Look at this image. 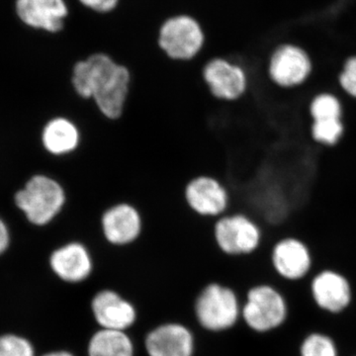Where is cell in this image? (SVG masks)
<instances>
[{"mask_svg":"<svg viewBox=\"0 0 356 356\" xmlns=\"http://www.w3.org/2000/svg\"><path fill=\"white\" fill-rule=\"evenodd\" d=\"M70 83L81 99L92 102L100 116L114 122L127 109L134 74L128 65L109 54L95 51L74 63Z\"/></svg>","mask_w":356,"mask_h":356,"instance_id":"6da1fadb","label":"cell"},{"mask_svg":"<svg viewBox=\"0 0 356 356\" xmlns=\"http://www.w3.org/2000/svg\"><path fill=\"white\" fill-rule=\"evenodd\" d=\"M317 74V64L303 44L284 40L271 49L264 64V77L271 88L284 95L311 88Z\"/></svg>","mask_w":356,"mask_h":356,"instance_id":"7a4b0ae2","label":"cell"},{"mask_svg":"<svg viewBox=\"0 0 356 356\" xmlns=\"http://www.w3.org/2000/svg\"><path fill=\"white\" fill-rule=\"evenodd\" d=\"M212 241L222 257L242 259L259 254L268 242V233L254 215L233 209L213 221Z\"/></svg>","mask_w":356,"mask_h":356,"instance_id":"3957f363","label":"cell"},{"mask_svg":"<svg viewBox=\"0 0 356 356\" xmlns=\"http://www.w3.org/2000/svg\"><path fill=\"white\" fill-rule=\"evenodd\" d=\"M98 228L105 247L116 250H129L144 238L146 217L137 203L121 199L102 210Z\"/></svg>","mask_w":356,"mask_h":356,"instance_id":"277c9868","label":"cell"},{"mask_svg":"<svg viewBox=\"0 0 356 356\" xmlns=\"http://www.w3.org/2000/svg\"><path fill=\"white\" fill-rule=\"evenodd\" d=\"M182 200L193 216L215 221L234 208L232 189L221 177L212 173H199L185 182Z\"/></svg>","mask_w":356,"mask_h":356,"instance_id":"5b68a950","label":"cell"},{"mask_svg":"<svg viewBox=\"0 0 356 356\" xmlns=\"http://www.w3.org/2000/svg\"><path fill=\"white\" fill-rule=\"evenodd\" d=\"M199 74L211 97L226 104L243 102L254 86L247 67L227 58H209L201 67Z\"/></svg>","mask_w":356,"mask_h":356,"instance_id":"8992f818","label":"cell"},{"mask_svg":"<svg viewBox=\"0 0 356 356\" xmlns=\"http://www.w3.org/2000/svg\"><path fill=\"white\" fill-rule=\"evenodd\" d=\"M14 199L28 221L34 226L44 227L62 213L67 198L60 182L47 175H37L28 180Z\"/></svg>","mask_w":356,"mask_h":356,"instance_id":"52a82bcc","label":"cell"},{"mask_svg":"<svg viewBox=\"0 0 356 356\" xmlns=\"http://www.w3.org/2000/svg\"><path fill=\"white\" fill-rule=\"evenodd\" d=\"M204 43L202 28L191 16L170 18L159 30V48L172 62H192L202 51Z\"/></svg>","mask_w":356,"mask_h":356,"instance_id":"ba28073f","label":"cell"},{"mask_svg":"<svg viewBox=\"0 0 356 356\" xmlns=\"http://www.w3.org/2000/svg\"><path fill=\"white\" fill-rule=\"evenodd\" d=\"M269 261L276 274L283 280L297 281L305 278L314 264L310 243L293 233H283L270 238ZM268 240V241H269Z\"/></svg>","mask_w":356,"mask_h":356,"instance_id":"9c48e42d","label":"cell"},{"mask_svg":"<svg viewBox=\"0 0 356 356\" xmlns=\"http://www.w3.org/2000/svg\"><path fill=\"white\" fill-rule=\"evenodd\" d=\"M195 311L201 325L213 332L229 329L240 316L235 292L215 282L204 288L196 302Z\"/></svg>","mask_w":356,"mask_h":356,"instance_id":"30bf717a","label":"cell"},{"mask_svg":"<svg viewBox=\"0 0 356 356\" xmlns=\"http://www.w3.org/2000/svg\"><path fill=\"white\" fill-rule=\"evenodd\" d=\"M49 266L63 282L77 284L92 276L97 266L95 248L81 240L70 241L51 252Z\"/></svg>","mask_w":356,"mask_h":356,"instance_id":"8fae6325","label":"cell"},{"mask_svg":"<svg viewBox=\"0 0 356 356\" xmlns=\"http://www.w3.org/2000/svg\"><path fill=\"white\" fill-rule=\"evenodd\" d=\"M243 317L255 332L271 331L284 323L287 317L286 301L270 285H257L248 291Z\"/></svg>","mask_w":356,"mask_h":356,"instance_id":"7c38bea8","label":"cell"},{"mask_svg":"<svg viewBox=\"0 0 356 356\" xmlns=\"http://www.w3.org/2000/svg\"><path fill=\"white\" fill-rule=\"evenodd\" d=\"M15 13L27 27L55 34L64 29L69 7L65 0H16Z\"/></svg>","mask_w":356,"mask_h":356,"instance_id":"4fadbf2b","label":"cell"},{"mask_svg":"<svg viewBox=\"0 0 356 356\" xmlns=\"http://www.w3.org/2000/svg\"><path fill=\"white\" fill-rule=\"evenodd\" d=\"M316 304L330 313H341L351 301V286L346 275L336 269L318 271L311 283Z\"/></svg>","mask_w":356,"mask_h":356,"instance_id":"5bb4252c","label":"cell"},{"mask_svg":"<svg viewBox=\"0 0 356 356\" xmlns=\"http://www.w3.org/2000/svg\"><path fill=\"white\" fill-rule=\"evenodd\" d=\"M96 322L102 329L124 331L136 322V309L113 290L105 289L95 295L91 304Z\"/></svg>","mask_w":356,"mask_h":356,"instance_id":"9a60e30c","label":"cell"},{"mask_svg":"<svg viewBox=\"0 0 356 356\" xmlns=\"http://www.w3.org/2000/svg\"><path fill=\"white\" fill-rule=\"evenodd\" d=\"M146 350L149 356H192L193 336L180 324L159 325L147 334Z\"/></svg>","mask_w":356,"mask_h":356,"instance_id":"2e32d148","label":"cell"},{"mask_svg":"<svg viewBox=\"0 0 356 356\" xmlns=\"http://www.w3.org/2000/svg\"><path fill=\"white\" fill-rule=\"evenodd\" d=\"M83 139V131L79 124L67 117L51 119L42 132L44 149L58 158L70 156L79 151Z\"/></svg>","mask_w":356,"mask_h":356,"instance_id":"e0dca14e","label":"cell"},{"mask_svg":"<svg viewBox=\"0 0 356 356\" xmlns=\"http://www.w3.org/2000/svg\"><path fill=\"white\" fill-rule=\"evenodd\" d=\"M308 122L348 118V104L332 86L312 88L304 104Z\"/></svg>","mask_w":356,"mask_h":356,"instance_id":"ac0fdd59","label":"cell"},{"mask_svg":"<svg viewBox=\"0 0 356 356\" xmlns=\"http://www.w3.org/2000/svg\"><path fill=\"white\" fill-rule=\"evenodd\" d=\"M350 132L348 119L311 121L307 126V135L312 144L321 149L334 151L343 146Z\"/></svg>","mask_w":356,"mask_h":356,"instance_id":"d6986e66","label":"cell"},{"mask_svg":"<svg viewBox=\"0 0 356 356\" xmlns=\"http://www.w3.org/2000/svg\"><path fill=\"white\" fill-rule=\"evenodd\" d=\"M89 356H134V346L124 331L102 329L91 337Z\"/></svg>","mask_w":356,"mask_h":356,"instance_id":"ffe728a7","label":"cell"},{"mask_svg":"<svg viewBox=\"0 0 356 356\" xmlns=\"http://www.w3.org/2000/svg\"><path fill=\"white\" fill-rule=\"evenodd\" d=\"M334 88L346 102L356 105V53L341 60L334 79Z\"/></svg>","mask_w":356,"mask_h":356,"instance_id":"44dd1931","label":"cell"},{"mask_svg":"<svg viewBox=\"0 0 356 356\" xmlns=\"http://www.w3.org/2000/svg\"><path fill=\"white\" fill-rule=\"evenodd\" d=\"M301 356H337V346L331 337L316 332L304 339Z\"/></svg>","mask_w":356,"mask_h":356,"instance_id":"7402d4cb","label":"cell"},{"mask_svg":"<svg viewBox=\"0 0 356 356\" xmlns=\"http://www.w3.org/2000/svg\"><path fill=\"white\" fill-rule=\"evenodd\" d=\"M0 356H34L32 344L16 334L0 337Z\"/></svg>","mask_w":356,"mask_h":356,"instance_id":"603a6c76","label":"cell"},{"mask_svg":"<svg viewBox=\"0 0 356 356\" xmlns=\"http://www.w3.org/2000/svg\"><path fill=\"white\" fill-rule=\"evenodd\" d=\"M83 6L99 13H110L118 4L119 0H79Z\"/></svg>","mask_w":356,"mask_h":356,"instance_id":"cb8c5ba5","label":"cell"},{"mask_svg":"<svg viewBox=\"0 0 356 356\" xmlns=\"http://www.w3.org/2000/svg\"><path fill=\"white\" fill-rule=\"evenodd\" d=\"M10 245V233L6 222L0 218V255L4 254L8 250Z\"/></svg>","mask_w":356,"mask_h":356,"instance_id":"d4e9b609","label":"cell"},{"mask_svg":"<svg viewBox=\"0 0 356 356\" xmlns=\"http://www.w3.org/2000/svg\"><path fill=\"white\" fill-rule=\"evenodd\" d=\"M43 356H74L70 353H67V351L60 350V351H54V353H47Z\"/></svg>","mask_w":356,"mask_h":356,"instance_id":"484cf974","label":"cell"}]
</instances>
